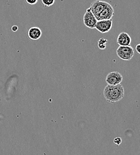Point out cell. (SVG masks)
Here are the masks:
<instances>
[{
  "label": "cell",
  "instance_id": "cell-7",
  "mask_svg": "<svg viewBox=\"0 0 140 155\" xmlns=\"http://www.w3.org/2000/svg\"><path fill=\"white\" fill-rule=\"evenodd\" d=\"M114 15V10L110 4L108 3L107 6L104 9L97 18V20L111 19Z\"/></svg>",
  "mask_w": 140,
  "mask_h": 155
},
{
  "label": "cell",
  "instance_id": "cell-10",
  "mask_svg": "<svg viewBox=\"0 0 140 155\" xmlns=\"http://www.w3.org/2000/svg\"><path fill=\"white\" fill-rule=\"evenodd\" d=\"M108 40L104 38H101L98 41V47L100 50H105L107 47Z\"/></svg>",
  "mask_w": 140,
  "mask_h": 155
},
{
  "label": "cell",
  "instance_id": "cell-9",
  "mask_svg": "<svg viewBox=\"0 0 140 155\" xmlns=\"http://www.w3.org/2000/svg\"><path fill=\"white\" fill-rule=\"evenodd\" d=\"M42 35V31L40 28L37 26L31 27L28 31V37L32 40H38Z\"/></svg>",
  "mask_w": 140,
  "mask_h": 155
},
{
  "label": "cell",
  "instance_id": "cell-11",
  "mask_svg": "<svg viewBox=\"0 0 140 155\" xmlns=\"http://www.w3.org/2000/svg\"><path fill=\"white\" fill-rule=\"evenodd\" d=\"M55 0H41V2L44 7H49L53 5Z\"/></svg>",
  "mask_w": 140,
  "mask_h": 155
},
{
  "label": "cell",
  "instance_id": "cell-8",
  "mask_svg": "<svg viewBox=\"0 0 140 155\" xmlns=\"http://www.w3.org/2000/svg\"><path fill=\"white\" fill-rule=\"evenodd\" d=\"M132 39L128 34L122 32L119 34L117 38V43L119 46L131 45Z\"/></svg>",
  "mask_w": 140,
  "mask_h": 155
},
{
  "label": "cell",
  "instance_id": "cell-1",
  "mask_svg": "<svg viewBox=\"0 0 140 155\" xmlns=\"http://www.w3.org/2000/svg\"><path fill=\"white\" fill-rule=\"evenodd\" d=\"M103 95L108 102L117 103L125 96V89L121 84L115 85H107L104 89Z\"/></svg>",
  "mask_w": 140,
  "mask_h": 155
},
{
  "label": "cell",
  "instance_id": "cell-15",
  "mask_svg": "<svg viewBox=\"0 0 140 155\" xmlns=\"http://www.w3.org/2000/svg\"><path fill=\"white\" fill-rule=\"evenodd\" d=\"M135 51H137V53H138V54H140V44H138L135 46Z\"/></svg>",
  "mask_w": 140,
  "mask_h": 155
},
{
  "label": "cell",
  "instance_id": "cell-4",
  "mask_svg": "<svg viewBox=\"0 0 140 155\" xmlns=\"http://www.w3.org/2000/svg\"><path fill=\"white\" fill-rule=\"evenodd\" d=\"M83 21L84 25L89 29H95L97 19L92 13L90 8L86 9V11L83 16Z\"/></svg>",
  "mask_w": 140,
  "mask_h": 155
},
{
  "label": "cell",
  "instance_id": "cell-5",
  "mask_svg": "<svg viewBox=\"0 0 140 155\" xmlns=\"http://www.w3.org/2000/svg\"><path fill=\"white\" fill-rule=\"evenodd\" d=\"M113 26V20H98L95 28L101 33L105 34L109 32Z\"/></svg>",
  "mask_w": 140,
  "mask_h": 155
},
{
  "label": "cell",
  "instance_id": "cell-12",
  "mask_svg": "<svg viewBox=\"0 0 140 155\" xmlns=\"http://www.w3.org/2000/svg\"><path fill=\"white\" fill-rule=\"evenodd\" d=\"M114 143L118 146H119L121 144V142H122V140L121 138V137H116L114 139Z\"/></svg>",
  "mask_w": 140,
  "mask_h": 155
},
{
  "label": "cell",
  "instance_id": "cell-14",
  "mask_svg": "<svg viewBox=\"0 0 140 155\" xmlns=\"http://www.w3.org/2000/svg\"><path fill=\"white\" fill-rule=\"evenodd\" d=\"M18 29H19V28H18V26L17 25H13V26H12V31L13 32H16V31H18Z\"/></svg>",
  "mask_w": 140,
  "mask_h": 155
},
{
  "label": "cell",
  "instance_id": "cell-2",
  "mask_svg": "<svg viewBox=\"0 0 140 155\" xmlns=\"http://www.w3.org/2000/svg\"><path fill=\"white\" fill-rule=\"evenodd\" d=\"M116 54L121 60H131L134 56L135 51L131 45L119 46L116 51Z\"/></svg>",
  "mask_w": 140,
  "mask_h": 155
},
{
  "label": "cell",
  "instance_id": "cell-6",
  "mask_svg": "<svg viewBox=\"0 0 140 155\" xmlns=\"http://www.w3.org/2000/svg\"><path fill=\"white\" fill-rule=\"evenodd\" d=\"M123 76L119 72H111L106 77L105 81L108 85H115L121 84Z\"/></svg>",
  "mask_w": 140,
  "mask_h": 155
},
{
  "label": "cell",
  "instance_id": "cell-13",
  "mask_svg": "<svg viewBox=\"0 0 140 155\" xmlns=\"http://www.w3.org/2000/svg\"><path fill=\"white\" fill-rule=\"evenodd\" d=\"M38 1L39 0H25L26 2L30 5H33L36 4L38 2Z\"/></svg>",
  "mask_w": 140,
  "mask_h": 155
},
{
  "label": "cell",
  "instance_id": "cell-3",
  "mask_svg": "<svg viewBox=\"0 0 140 155\" xmlns=\"http://www.w3.org/2000/svg\"><path fill=\"white\" fill-rule=\"evenodd\" d=\"M108 4V2L101 0H95L92 2L89 8L97 19L101 13L104 10V9L107 6Z\"/></svg>",
  "mask_w": 140,
  "mask_h": 155
}]
</instances>
